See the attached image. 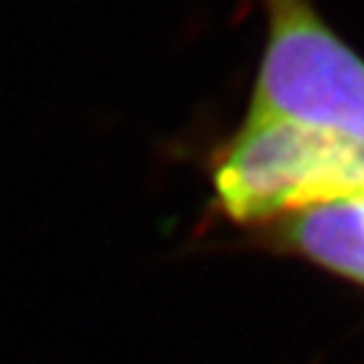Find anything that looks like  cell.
Here are the masks:
<instances>
[{"label":"cell","instance_id":"1","mask_svg":"<svg viewBox=\"0 0 364 364\" xmlns=\"http://www.w3.org/2000/svg\"><path fill=\"white\" fill-rule=\"evenodd\" d=\"M268 36L250 119L324 132L364 147V58L309 0H266Z\"/></svg>","mask_w":364,"mask_h":364},{"label":"cell","instance_id":"2","mask_svg":"<svg viewBox=\"0 0 364 364\" xmlns=\"http://www.w3.org/2000/svg\"><path fill=\"white\" fill-rule=\"evenodd\" d=\"M364 190V147L324 132L245 117L215 167L223 210L240 223L289 218Z\"/></svg>","mask_w":364,"mask_h":364},{"label":"cell","instance_id":"3","mask_svg":"<svg viewBox=\"0 0 364 364\" xmlns=\"http://www.w3.org/2000/svg\"><path fill=\"white\" fill-rule=\"evenodd\" d=\"M289 220V243L318 266L364 284V190L314 205Z\"/></svg>","mask_w":364,"mask_h":364}]
</instances>
